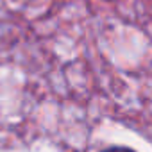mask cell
<instances>
[{
  "mask_svg": "<svg viewBox=\"0 0 152 152\" xmlns=\"http://www.w3.org/2000/svg\"><path fill=\"white\" fill-rule=\"evenodd\" d=\"M102 152H134L132 148H127V147H111V148H106Z\"/></svg>",
  "mask_w": 152,
  "mask_h": 152,
  "instance_id": "cell-1",
  "label": "cell"
}]
</instances>
